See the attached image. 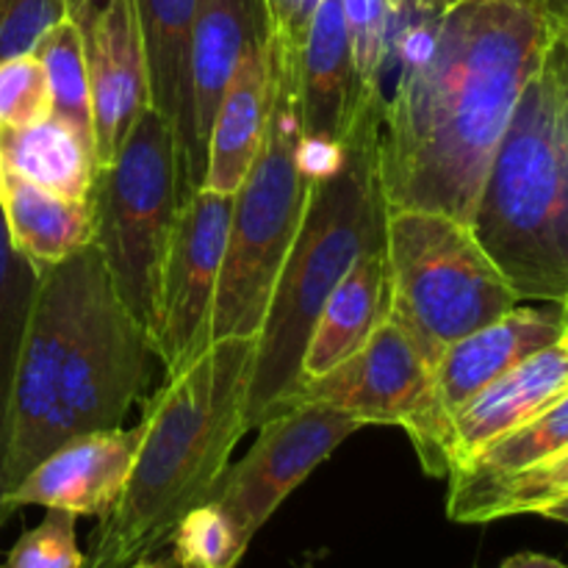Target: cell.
Wrapping results in <instances>:
<instances>
[{
	"instance_id": "1f68e13d",
	"label": "cell",
	"mask_w": 568,
	"mask_h": 568,
	"mask_svg": "<svg viewBox=\"0 0 568 568\" xmlns=\"http://www.w3.org/2000/svg\"><path fill=\"white\" fill-rule=\"evenodd\" d=\"M61 17H67V0H0V61L31 53Z\"/></svg>"
},
{
	"instance_id": "ab89813d",
	"label": "cell",
	"mask_w": 568,
	"mask_h": 568,
	"mask_svg": "<svg viewBox=\"0 0 568 568\" xmlns=\"http://www.w3.org/2000/svg\"><path fill=\"white\" fill-rule=\"evenodd\" d=\"M560 344L568 349V297L560 303Z\"/></svg>"
},
{
	"instance_id": "836d02e7",
	"label": "cell",
	"mask_w": 568,
	"mask_h": 568,
	"mask_svg": "<svg viewBox=\"0 0 568 568\" xmlns=\"http://www.w3.org/2000/svg\"><path fill=\"white\" fill-rule=\"evenodd\" d=\"M386 3L392 9V22L399 20L405 26H414V22L436 20L455 0H386Z\"/></svg>"
},
{
	"instance_id": "f546056e",
	"label": "cell",
	"mask_w": 568,
	"mask_h": 568,
	"mask_svg": "<svg viewBox=\"0 0 568 568\" xmlns=\"http://www.w3.org/2000/svg\"><path fill=\"white\" fill-rule=\"evenodd\" d=\"M50 116V87L33 53L0 61V128H28Z\"/></svg>"
},
{
	"instance_id": "484cf974",
	"label": "cell",
	"mask_w": 568,
	"mask_h": 568,
	"mask_svg": "<svg viewBox=\"0 0 568 568\" xmlns=\"http://www.w3.org/2000/svg\"><path fill=\"white\" fill-rule=\"evenodd\" d=\"M42 64L50 87V114L70 122L94 142L92 94H89L87 50H83L81 22L61 17L42 33L31 50Z\"/></svg>"
},
{
	"instance_id": "8992f818",
	"label": "cell",
	"mask_w": 568,
	"mask_h": 568,
	"mask_svg": "<svg viewBox=\"0 0 568 568\" xmlns=\"http://www.w3.org/2000/svg\"><path fill=\"white\" fill-rule=\"evenodd\" d=\"M388 316L425 364L521 303L471 233L438 211L388 209Z\"/></svg>"
},
{
	"instance_id": "60d3db41",
	"label": "cell",
	"mask_w": 568,
	"mask_h": 568,
	"mask_svg": "<svg viewBox=\"0 0 568 568\" xmlns=\"http://www.w3.org/2000/svg\"><path fill=\"white\" fill-rule=\"evenodd\" d=\"M128 568H166V566H161V564H153V560H139V564H133V566H128Z\"/></svg>"
},
{
	"instance_id": "4dcf8cb0",
	"label": "cell",
	"mask_w": 568,
	"mask_h": 568,
	"mask_svg": "<svg viewBox=\"0 0 568 568\" xmlns=\"http://www.w3.org/2000/svg\"><path fill=\"white\" fill-rule=\"evenodd\" d=\"M87 558L75 541V514L48 508L42 525L22 532L11 547L6 568H83Z\"/></svg>"
},
{
	"instance_id": "d6986e66",
	"label": "cell",
	"mask_w": 568,
	"mask_h": 568,
	"mask_svg": "<svg viewBox=\"0 0 568 568\" xmlns=\"http://www.w3.org/2000/svg\"><path fill=\"white\" fill-rule=\"evenodd\" d=\"M272 109L270 31L255 39L233 70L231 83L222 94L220 111L209 136L203 189L216 194H236L247 178Z\"/></svg>"
},
{
	"instance_id": "83f0119b",
	"label": "cell",
	"mask_w": 568,
	"mask_h": 568,
	"mask_svg": "<svg viewBox=\"0 0 568 568\" xmlns=\"http://www.w3.org/2000/svg\"><path fill=\"white\" fill-rule=\"evenodd\" d=\"M172 544L181 568H236L250 547L239 527L211 503L183 516Z\"/></svg>"
},
{
	"instance_id": "cb8c5ba5",
	"label": "cell",
	"mask_w": 568,
	"mask_h": 568,
	"mask_svg": "<svg viewBox=\"0 0 568 568\" xmlns=\"http://www.w3.org/2000/svg\"><path fill=\"white\" fill-rule=\"evenodd\" d=\"M0 166L78 200L92 197L98 181L94 142L53 114L28 128H0Z\"/></svg>"
},
{
	"instance_id": "d590c367",
	"label": "cell",
	"mask_w": 568,
	"mask_h": 568,
	"mask_svg": "<svg viewBox=\"0 0 568 568\" xmlns=\"http://www.w3.org/2000/svg\"><path fill=\"white\" fill-rule=\"evenodd\" d=\"M544 22H547L549 37H564L568 33V0H536Z\"/></svg>"
},
{
	"instance_id": "7c38bea8",
	"label": "cell",
	"mask_w": 568,
	"mask_h": 568,
	"mask_svg": "<svg viewBox=\"0 0 568 568\" xmlns=\"http://www.w3.org/2000/svg\"><path fill=\"white\" fill-rule=\"evenodd\" d=\"M83 250L59 264L39 266V288L22 344L11 403V438L3 466V499L48 458V430L59 403L61 366L70 347L81 288ZM6 510V508H3ZM9 516V514H6Z\"/></svg>"
},
{
	"instance_id": "4fadbf2b",
	"label": "cell",
	"mask_w": 568,
	"mask_h": 568,
	"mask_svg": "<svg viewBox=\"0 0 568 568\" xmlns=\"http://www.w3.org/2000/svg\"><path fill=\"white\" fill-rule=\"evenodd\" d=\"M427 386L430 366L386 311L353 355L314 381H300L275 414L294 405H327L364 425L403 427L425 399Z\"/></svg>"
},
{
	"instance_id": "9c48e42d",
	"label": "cell",
	"mask_w": 568,
	"mask_h": 568,
	"mask_svg": "<svg viewBox=\"0 0 568 568\" xmlns=\"http://www.w3.org/2000/svg\"><path fill=\"white\" fill-rule=\"evenodd\" d=\"M560 342V305L549 308L516 305L480 331L449 344L430 369V386L419 408L405 419L422 469L430 477H447V442L455 414L530 355Z\"/></svg>"
},
{
	"instance_id": "5bb4252c",
	"label": "cell",
	"mask_w": 568,
	"mask_h": 568,
	"mask_svg": "<svg viewBox=\"0 0 568 568\" xmlns=\"http://www.w3.org/2000/svg\"><path fill=\"white\" fill-rule=\"evenodd\" d=\"M98 170L109 164L150 105L148 55L133 0H92L81 20Z\"/></svg>"
},
{
	"instance_id": "ffe728a7",
	"label": "cell",
	"mask_w": 568,
	"mask_h": 568,
	"mask_svg": "<svg viewBox=\"0 0 568 568\" xmlns=\"http://www.w3.org/2000/svg\"><path fill=\"white\" fill-rule=\"evenodd\" d=\"M0 211L14 250L37 270L59 264L94 242L92 197L50 192L6 166H0Z\"/></svg>"
},
{
	"instance_id": "d4e9b609",
	"label": "cell",
	"mask_w": 568,
	"mask_h": 568,
	"mask_svg": "<svg viewBox=\"0 0 568 568\" xmlns=\"http://www.w3.org/2000/svg\"><path fill=\"white\" fill-rule=\"evenodd\" d=\"M37 288L39 270L14 250L0 211V527L9 519L3 510V466L11 438V403Z\"/></svg>"
},
{
	"instance_id": "7402d4cb",
	"label": "cell",
	"mask_w": 568,
	"mask_h": 568,
	"mask_svg": "<svg viewBox=\"0 0 568 568\" xmlns=\"http://www.w3.org/2000/svg\"><path fill=\"white\" fill-rule=\"evenodd\" d=\"M568 444V392L538 410L532 419L505 433L497 442L483 447L460 466L449 471L447 514L453 521L464 525L466 514L503 480L516 471L538 464L547 455L558 453Z\"/></svg>"
},
{
	"instance_id": "603a6c76",
	"label": "cell",
	"mask_w": 568,
	"mask_h": 568,
	"mask_svg": "<svg viewBox=\"0 0 568 568\" xmlns=\"http://www.w3.org/2000/svg\"><path fill=\"white\" fill-rule=\"evenodd\" d=\"M148 55L150 105L175 131L183 155L192 148L189 116V39L197 0H133Z\"/></svg>"
},
{
	"instance_id": "30bf717a",
	"label": "cell",
	"mask_w": 568,
	"mask_h": 568,
	"mask_svg": "<svg viewBox=\"0 0 568 568\" xmlns=\"http://www.w3.org/2000/svg\"><path fill=\"white\" fill-rule=\"evenodd\" d=\"M361 427L364 422L327 405L281 410L255 427V444L239 464H227L205 503L216 505L253 541L283 499Z\"/></svg>"
},
{
	"instance_id": "7a4b0ae2",
	"label": "cell",
	"mask_w": 568,
	"mask_h": 568,
	"mask_svg": "<svg viewBox=\"0 0 568 568\" xmlns=\"http://www.w3.org/2000/svg\"><path fill=\"white\" fill-rule=\"evenodd\" d=\"M258 336H225L150 399L142 444L120 499L94 530L83 568H128L172 541L189 510L209 499L247 433Z\"/></svg>"
},
{
	"instance_id": "44dd1931",
	"label": "cell",
	"mask_w": 568,
	"mask_h": 568,
	"mask_svg": "<svg viewBox=\"0 0 568 568\" xmlns=\"http://www.w3.org/2000/svg\"><path fill=\"white\" fill-rule=\"evenodd\" d=\"M388 311L386 247L369 250L355 261L344 281L333 288L316 316L314 333L303 355L300 381H314L353 355Z\"/></svg>"
},
{
	"instance_id": "277c9868",
	"label": "cell",
	"mask_w": 568,
	"mask_h": 568,
	"mask_svg": "<svg viewBox=\"0 0 568 568\" xmlns=\"http://www.w3.org/2000/svg\"><path fill=\"white\" fill-rule=\"evenodd\" d=\"M469 227L521 303L568 297V131L547 59L516 103Z\"/></svg>"
},
{
	"instance_id": "8d00e7d4",
	"label": "cell",
	"mask_w": 568,
	"mask_h": 568,
	"mask_svg": "<svg viewBox=\"0 0 568 568\" xmlns=\"http://www.w3.org/2000/svg\"><path fill=\"white\" fill-rule=\"evenodd\" d=\"M499 568H568L560 564V560L549 558V555H538V552H521L514 555V558L505 560Z\"/></svg>"
},
{
	"instance_id": "4316f807",
	"label": "cell",
	"mask_w": 568,
	"mask_h": 568,
	"mask_svg": "<svg viewBox=\"0 0 568 568\" xmlns=\"http://www.w3.org/2000/svg\"><path fill=\"white\" fill-rule=\"evenodd\" d=\"M564 497H568V444L494 486L466 514L464 525H488V521L508 519V516L541 514L544 508Z\"/></svg>"
},
{
	"instance_id": "f1b7e54d",
	"label": "cell",
	"mask_w": 568,
	"mask_h": 568,
	"mask_svg": "<svg viewBox=\"0 0 568 568\" xmlns=\"http://www.w3.org/2000/svg\"><path fill=\"white\" fill-rule=\"evenodd\" d=\"M349 53L364 83H381L392 53V9L386 0H342Z\"/></svg>"
},
{
	"instance_id": "3957f363",
	"label": "cell",
	"mask_w": 568,
	"mask_h": 568,
	"mask_svg": "<svg viewBox=\"0 0 568 568\" xmlns=\"http://www.w3.org/2000/svg\"><path fill=\"white\" fill-rule=\"evenodd\" d=\"M383 103V87L372 83L338 142L336 164L311 181L303 220L261 322L244 410L247 430L270 419L300 383L305 347L333 288L361 255L386 247L388 203L381 181Z\"/></svg>"
},
{
	"instance_id": "2e32d148",
	"label": "cell",
	"mask_w": 568,
	"mask_h": 568,
	"mask_svg": "<svg viewBox=\"0 0 568 568\" xmlns=\"http://www.w3.org/2000/svg\"><path fill=\"white\" fill-rule=\"evenodd\" d=\"M270 31L266 0H197L189 39V116L192 148L186 155L189 189H203L209 136L222 94L250 44Z\"/></svg>"
},
{
	"instance_id": "9a60e30c",
	"label": "cell",
	"mask_w": 568,
	"mask_h": 568,
	"mask_svg": "<svg viewBox=\"0 0 568 568\" xmlns=\"http://www.w3.org/2000/svg\"><path fill=\"white\" fill-rule=\"evenodd\" d=\"M142 444V422L131 430H100L75 436L33 466L14 491L6 494V514L26 505L105 516L120 499Z\"/></svg>"
},
{
	"instance_id": "ba28073f",
	"label": "cell",
	"mask_w": 568,
	"mask_h": 568,
	"mask_svg": "<svg viewBox=\"0 0 568 568\" xmlns=\"http://www.w3.org/2000/svg\"><path fill=\"white\" fill-rule=\"evenodd\" d=\"M150 355L153 344L148 333L111 286L100 250L94 242L87 244L59 403L48 430V455L75 436L116 430L142 394Z\"/></svg>"
},
{
	"instance_id": "ac0fdd59",
	"label": "cell",
	"mask_w": 568,
	"mask_h": 568,
	"mask_svg": "<svg viewBox=\"0 0 568 568\" xmlns=\"http://www.w3.org/2000/svg\"><path fill=\"white\" fill-rule=\"evenodd\" d=\"M372 83L355 72L342 0H322L300 50V120L308 142L338 144Z\"/></svg>"
},
{
	"instance_id": "e575fe53",
	"label": "cell",
	"mask_w": 568,
	"mask_h": 568,
	"mask_svg": "<svg viewBox=\"0 0 568 568\" xmlns=\"http://www.w3.org/2000/svg\"><path fill=\"white\" fill-rule=\"evenodd\" d=\"M547 64L552 70L555 83H558V94H560V109H564V120H566V131H568V33L564 37H549L547 44Z\"/></svg>"
},
{
	"instance_id": "6da1fadb",
	"label": "cell",
	"mask_w": 568,
	"mask_h": 568,
	"mask_svg": "<svg viewBox=\"0 0 568 568\" xmlns=\"http://www.w3.org/2000/svg\"><path fill=\"white\" fill-rule=\"evenodd\" d=\"M547 44L536 0H455L436 20L405 28L403 72L381 122L388 209L471 222L488 166Z\"/></svg>"
},
{
	"instance_id": "74e56055",
	"label": "cell",
	"mask_w": 568,
	"mask_h": 568,
	"mask_svg": "<svg viewBox=\"0 0 568 568\" xmlns=\"http://www.w3.org/2000/svg\"><path fill=\"white\" fill-rule=\"evenodd\" d=\"M538 516H544V519L560 521V525L568 527V497L558 499V503H552V505H549V508H544Z\"/></svg>"
},
{
	"instance_id": "d6a6232c",
	"label": "cell",
	"mask_w": 568,
	"mask_h": 568,
	"mask_svg": "<svg viewBox=\"0 0 568 568\" xmlns=\"http://www.w3.org/2000/svg\"><path fill=\"white\" fill-rule=\"evenodd\" d=\"M320 3L322 0H266L272 28H275L281 37L303 44Z\"/></svg>"
},
{
	"instance_id": "5b68a950",
	"label": "cell",
	"mask_w": 568,
	"mask_h": 568,
	"mask_svg": "<svg viewBox=\"0 0 568 568\" xmlns=\"http://www.w3.org/2000/svg\"><path fill=\"white\" fill-rule=\"evenodd\" d=\"M300 50L270 22L272 109L264 142L233 194L231 231L216 283L211 342L258 336L277 272L303 220L314 178L303 166Z\"/></svg>"
},
{
	"instance_id": "e0dca14e",
	"label": "cell",
	"mask_w": 568,
	"mask_h": 568,
	"mask_svg": "<svg viewBox=\"0 0 568 568\" xmlns=\"http://www.w3.org/2000/svg\"><path fill=\"white\" fill-rule=\"evenodd\" d=\"M564 392H568V349L560 342L488 383L455 414L447 442L449 471L499 436L525 425Z\"/></svg>"
},
{
	"instance_id": "52a82bcc",
	"label": "cell",
	"mask_w": 568,
	"mask_h": 568,
	"mask_svg": "<svg viewBox=\"0 0 568 568\" xmlns=\"http://www.w3.org/2000/svg\"><path fill=\"white\" fill-rule=\"evenodd\" d=\"M192 192L186 155L164 116L148 105L94 181V247L111 286L153 344L161 270L178 214Z\"/></svg>"
},
{
	"instance_id": "8fae6325",
	"label": "cell",
	"mask_w": 568,
	"mask_h": 568,
	"mask_svg": "<svg viewBox=\"0 0 568 568\" xmlns=\"http://www.w3.org/2000/svg\"><path fill=\"white\" fill-rule=\"evenodd\" d=\"M233 194L194 189L186 194L166 247L155 305L153 353L166 377L181 375L211 344L216 283L231 231Z\"/></svg>"
},
{
	"instance_id": "f35d334b",
	"label": "cell",
	"mask_w": 568,
	"mask_h": 568,
	"mask_svg": "<svg viewBox=\"0 0 568 568\" xmlns=\"http://www.w3.org/2000/svg\"><path fill=\"white\" fill-rule=\"evenodd\" d=\"M89 3H92V0H67V17H72V20H81L83 11L89 9Z\"/></svg>"
}]
</instances>
